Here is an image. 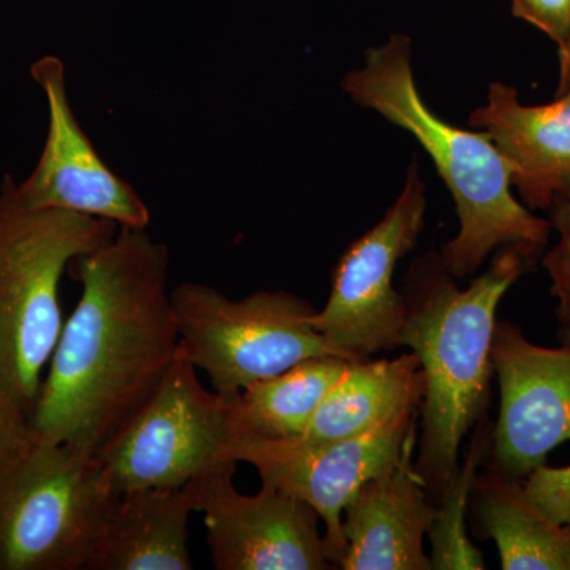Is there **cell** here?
<instances>
[{
  "instance_id": "cell-14",
  "label": "cell",
  "mask_w": 570,
  "mask_h": 570,
  "mask_svg": "<svg viewBox=\"0 0 570 570\" xmlns=\"http://www.w3.org/2000/svg\"><path fill=\"white\" fill-rule=\"evenodd\" d=\"M469 124L490 135L527 206L550 212L570 200V92L530 107L512 86L491 82L489 102Z\"/></svg>"
},
{
  "instance_id": "cell-1",
  "label": "cell",
  "mask_w": 570,
  "mask_h": 570,
  "mask_svg": "<svg viewBox=\"0 0 570 570\" xmlns=\"http://www.w3.org/2000/svg\"><path fill=\"white\" fill-rule=\"evenodd\" d=\"M170 255L119 227L70 265L81 284L31 414L37 436L96 459L153 396L178 355Z\"/></svg>"
},
{
  "instance_id": "cell-13",
  "label": "cell",
  "mask_w": 570,
  "mask_h": 570,
  "mask_svg": "<svg viewBox=\"0 0 570 570\" xmlns=\"http://www.w3.org/2000/svg\"><path fill=\"white\" fill-rule=\"evenodd\" d=\"M417 439L384 472L367 480L343 515V570H434L423 540L436 505L412 463Z\"/></svg>"
},
{
  "instance_id": "cell-19",
  "label": "cell",
  "mask_w": 570,
  "mask_h": 570,
  "mask_svg": "<svg viewBox=\"0 0 570 570\" xmlns=\"http://www.w3.org/2000/svg\"><path fill=\"white\" fill-rule=\"evenodd\" d=\"M491 438L493 426L487 419L485 422L480 420L471 449L438 499L439 505L428 532L434 570L485 569L482 551L469 540L466 515L478 468L487 450L491 448Z\"/></svg>"
},
{
  "instance_id": "cell-17",
  "label": "cell",
  "mask_w": 570,
  "mask_h": 570,
  "mask_svg": "<svg viewBox=\"0 0 570 570\" xmlns=\"http://www.w3.org/2000/svg\"><path fill=\"white\" fill-rule=\"evenodd\" d=\"M472 494L483 535L494 540L504 570H570V524L535 504L523 480L499 469L475 478Z\"/></svg>"
},
{
  "instance_id": "cell-25",
  "label": "cell",
  "mask_w": 570,
  "mask_h": 570,
  "mask_svg": "<svg viewBox=\"0 0 570 570\" xmlns=\"http://www.w3.org/2000/svg\"><path fill=\"white\" fill-rule=\"evenodd\" d=\"M560 343L570 346V325H562L560 330Z\"/></svg>"
},
{
  "instance_id": "cell-23",
  "label": "cell",
  "mask_w": 570,
  "mask_h": 570,
  "mask_svg": "<svg viewBox=\"0 0 570 570\" xmlns=\"http://www.w3.org/2000/svg\"><path fill=\"white\" fill-rule=\"evenodd\" d=\"M512 13L561 47L570 33V0H512Z\"/></svg>"
},
{
  "instance_id": "cell-15",
  "label": "cell",
  "mask_w": 570,
  "mask_h": 570,
  "mask_svg": "<svg viewBox=\"0 0 570 570\" xmlns=\"http://www.w3.org/2000/svg\"><path fill=\"white\" fill-rule=\"evenodd\" d=\"M198 480L176 489L122 491L112 501L88 570H190L189 520Z\"/></svg>"
},
{
  "instance_id": "cell-12",
  "label": "cell",
  "mask_w": 570,
  "mask_h": 570,
  "mask_svg": "<svg viewBox=\"0 0 570 570\" xmlns=\"http://www.w3.org/2000/svg\"><path fill=\"white\" fill-rule=\"evenodd\" d=\"M32 80L48 105V130L39 163L18 193L32 208L59 209L148 228L151 214L129 183L104 163L71 111L66 67L56 56L32 63Z\"/></svg>"
},
{
  "instance_id": "cell-4",
  "label": "cell",
  "mask_w": 570,
  "mask_h": 570,
  "mask_svg": "<svg viewBox=\"0 0 570 570\" xmlns=\"http://www.w3.org/2000/svg\"><path fill=\"white\" fill-rule=\"evenodd\" d=\"M100 217L32 208L0 181V387L29 419L63 324V273L116 234Z\"/></svg>"
},
{
  "instance_id": "cell-22",
  "label": "cell",
  "mask_w": 570,
  "mask_h": 570,
  "mask_svg": "<svg viewBox=\"0 0 570 570\" xmlns=\"http://www.w3.org/2000/svg\"><path fill=\"white\" fill-rule=\"evenodd\" d=\"M36 439L31 419L14 406L0 387V471L20 459Z\"/></svg>"
},
{
  "instance_id": "cell-2",
  "label": "cell",
  "mask_w": 570,
  "mask_h": 570,
  "mask_svg": "<svg viewBox=\"0 0 570 570\" xmlns=\"http://www.w3.org/2000/svg\"><path fill=\"white\" fill-rule=\"evenodd\" d=\"M535 262L520 247H501L489 269L460 288L431 253L417 258L404 279L403 347L419 356L426 377L415 469L436 499L459 468L468 431L485 415L499 303Z\"/></svg>"
},
{
  "instance_id": "cell-18",
  "label": "cell",
  "mask_w": 570,
  "mask_h": 570,
  "mask_svg": "<svg viewBox=\"0 0 570 570\" xmlns=\"http://www.w3.org/2000/svg\"><path fill=\"white\" fill-rule=\"evenodd\" d=\"M352 360L325 356L255 382L234 396L239 436L298 438Z\"/></svg>"
},
{
  "instance_id": "cell-3",
  "label": "cell",
  "mask_w": 570,
  "mask_h": 570,
  "mask_svg": "<svg viewBox=\"0 0 570 570\" xmlns=\"http://www.w3.org/2000/svg\"><path fill=\"white\" fill-rule=\"evenodd\" d=\"M343 89L360 107L411 134L448 184L460 219L459 235L442 246L450 275H474L498 247H520L538 261L551 224L513 197L512 171L489 134L452 126L423 102L406 36L367 50L365 66L348 71Z\"/></svg>"
},
{
  "instance_id": "cell-16",
  "label": "cell",
  "mask_w": 570,
  "mask_h": 570,
  "mask_svg": "<svg viewBox=\"0 0 570 570\" xmlns=\"http://www.w3.org/2000/svg\"><path fill=\"white\" fill-rule=\"evenodd\" d=\"M426 377L414 352L348 362L298 438L340 441L365 434L407 411H420Z\"/></svg>"
},
{
  "instance_id": "cell-21",
  "label": "cell",
  "mask_w": 570,
  "mask_h": 570,
  "mask_svg": "<svg viewBox=\"0 0 570 570\" xmlns=\"http://www.w3.org/2000/svg\"><path fill=\"white\" fill-rule=\"evenodd\" d=\"M524 491L547 515L570 524V466L535 468L523 479Z\"/></svg>"
},
{
  "instance_id": "cell-10",
  "label": "cell",
  "mask_w": 570,
  "mask_h": 570,
  "mask_svg": "<svg viewBox=\"0 0 570 570\" xmlns=\"http://www.w3.org/2000/svg\"><path fill=\"white\" fill-rule=\"evenodd\" d=\"M236 469L198 480L197 512L217 570H328L321 517L302 499L262 485L258 493L235 489Z\"/></svg>"
},
{
  "instance_id": "cell-6",
  "label": "cell",
  "mask_w": 570,
  "mask_h": 570,
  "mask_svg": "<svg viewBox=\"0 0 570 570\" xmlns=\"http://www.w3.org/2000/svg\"><path fill=\"white\" fill-rule=\"evenodd\" d=\"M171 305L179 352L219 395H239L306 360H352L311 325L313 306L288 292L232 299L213 285L183 283L171 288Z\"/></svg>"
},
{
  "instance_id": "cell-5",
  "label": "cell",
  "mask_w": 570,
  "mask_h": 570,
  "mask_svg": "<svg viewBox=\"0 0 570 570\" xmlns=\"http://www.w3.org/2000/svg\"><path fill=\"white\" fill-rule=\"evenodd\" d=\"M116 497L97 459L37 436L0 471V570H88Z\"/></svg>"
},
{
  "instance_id": "cell-24",
  "label": "cell",
  "mask_w": 570,
  "mask_h": 570,
  "mask_svg": "<svg viewBox=\"0 0 570 570\" xmlns=\"http://www.w3.org/2000/svg\"><path fill=\"white\" fill-rule=\"evenodd\" d=\"M558 58H560V81H558L554 97L566 96L570 92V33L564 43L558 47Z\"/></svg>"
},
{
  "instance_id": "cell-11",
  "label": "cell",
  "mask_w": 570,
  "mask_h": 570,
  "mask_svg": "<svg viewBox=\"0 0 570 570\" xmlns=\"http://www.w3.org/2000/svg\"><path fill=\"white\" fill-rule=\"evenodd\" d=\"M491 365L501 390L491 466L523 480L570 441V346H538L520 326L498 321Z\"/></svg>"
},
{
  "instance_id": "cell-7",
  "label": "cell",
  "mask_w": 570,
  "mask_h": 570,
  "mask_svg": "<svg viewBox=\"0 0 570 570\" xmlns=\"http://www.w3.org/2000/svg\"><path fill=\"white\" fill-rule=\"evenodd\" d=\"M234 396L209 392L178 355L159 387L96 456L112 489H176L236 469Z\"/></svg>"
},
{
  "instance_id": "cell-20",
  "label": "cell",
  "mask_w": 570,
  "mask_h": 570,
  "mask_svg": "<svg viewBox=\"0 0 570 570\" xmlns=\"http://www.w3.org/2000/svg\"><path fill=\"white\" fill-rule=\"evenodd\" d=\"M550 212L560 242L543 255L542 264L551 279V295L557 298V317L562 326L570 325V200L554 205Z\"/></svg>"
},
{
  "instance_id": "cell-8",
  "label": "cell",
  "mask_w": 570,
  "mask_h": 570,
  "mask_svg": "<svg viewBox=\"0 0 570 570\" xmlns=\"http://www.w3.org/2000/svg\"><path fill=\"white\" fill-rule=\"evenodd\" d=\"M425 184L417 160L409 167L400 197L371 230L341 257L332 292L311 325L337 351L363 360L403 347L406 298L393 285L397 262L414 249L425 227Z\"/></svg>"
},
{
  "instance_id": "cell-9",
  "label": "cell",
  "mask_w": 570,
  "mask_h": 570,
  "mask_svg": "<svg viewBox=\"0 0 570 570\" xmlns=\"http://www.w3.org/2000/svg\"><path fill=\"white\" fill-rule=\"evenodd\" d=\"M420 411H407L360 436L311 442L302 438L238 436L236 463L250 464L262 485L283 490L316 510L324 523L328 560L340 568L347 542L343 515L356 491L403 455L417 439Z\"/></svg>"
}]
</instances>
